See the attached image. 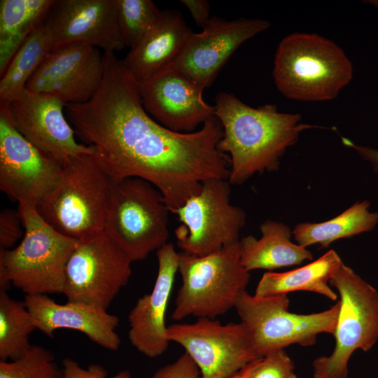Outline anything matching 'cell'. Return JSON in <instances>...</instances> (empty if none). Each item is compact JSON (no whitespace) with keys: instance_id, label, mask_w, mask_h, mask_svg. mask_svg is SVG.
Masks as SVG:
<instances>
[{"instance_id":"1","label":"cell","mask_w":378,"mask_h":378,"mask_svg":"<svg viewBox=\"0 0 378 378\" xmlns=\"http://www.w3.org/2000/svg\"><path fill=\"white\" fill-rule=\"evenodd\" d=\"M103 61L96 93L87 102L66 104L64 113L113 181H147L172 213L198 193L204 181L228 180L230 162L218 148L223 130L216 116L193 132L171 130L146 111L137 83L115 53L104 52Z\"/></svg>"},{"instance_id":"2","label":"cell","mask_w":378,"mask_h":378,"mask_svg":"<svg viewBox=\"0 0 378 378\" xmlns=\"http://www.w3.org/2000/svg\"><path fill=\"white\" fill-rule=\"evenodd\" d=\"M214 102L215 116L223 130L218 148L229 155L230 184L278 170L281 158L300 133L319 127L301 122L299 113H281L270 104L253 108L226 92L218 93Z\"/></svg>"},{"instance_id":"3","label":"cell","mask_w":378,"mask_h":378,"mask_svg":"<svg viewBox=\"0 0 378 378\" xmlns=\"http://www.w3.org/2000/svg\"><path fill=\"white\" fill-rule=\"evenodd\" d=\"M353 73L351 62L335 42L314 33L294 32L279 42L272 76L286 98L318 102L335 99Z\"/></svg>"},{"instance_id":"4","label":"cell","mask_w":378,"mask_h":378,"mask_svg":"<svg viewBox=\"0 0 378 378\" xmlns=\"http://www.w3.org/2000/svg\"><path fill=\"white\" fill-rule=\"evenodd\" d=\"M18 210L24 235L15 248H0V290L13 285L25 295L63 293L66 265L78 240L52 227L35 206L20 202Z\"/></svg>"},{"instance_id":"5","label":"cell","mask_w":378,"mask_h":378,"mask_svg":"<svg viewBox=\"0 0 378 378\" xmlns=\"http://www.w3.org/2000/svg\"><path fill=\"white\" fill-rule=\"evenodd\" d=\"M112 183L95 153L72 158L37 210L59 233L78 241L89 238L104 231Z\"/></svg>"},{"instance_id":"6","label":"cell","mask_w":378,"mask_h":378,"mask_svg":"<svg viewBox=\"0 0 378 378\" xmlns=\"http://www.w3.org/2000/svg\"><path fill=\"white\" fill-rule=\"evenodd\" d=\"M241 255L239 242L204 256L178 253L181 286L171 318L177 321L190 316L215 318L234 308L251 277Z\"/></svg>"},{"instance_id":"7","label":"cell","mask_w":378,"mask_h":378,"mask_svg":"<svg viewBox=\"0 0 378 378\" xmlns=\"http://www.w3.org/2000/svg\"><path fill=\"white\" fill-rule=\"evenodd\" d=\"M340 296V312L329 356L312 363L314 378H348V364L358 349L367 352L378 341V291L344 262L329 281Z\"/></svg>"},{"instance_id":"8","label":"cell","mask_w":378,"mask_h":378,"mask_svg":"<svg viewBox=\"0 0 378 378\" xmlns=\"http://www.w3.org/2000/svg\"><path fill=\"white\" fill-rule=\"evenodd\" d=\"M169 209L160 192L144 179L113 181L104 231L132 262L167 243Z\"/></svg>"},{"instance_id":"9","label":"cell","mask_w":378,"mask_h":378,"mask_svg":"<svg viewBox=\"0 0 378 378\" xmlns=\"http://www.w3.org/2000/svg\"><path fill=\"white\" fill-rule=\"evenodd\" d=\"M288 306L287 295L258 297L245 290L238 295L234 308L259 356L292 344L312 346L319 334L333 335L339 300L325 311L309 314L290 312Z\"/></svg>"},{"instance_id":"10","label":"cell","mask_w":378,"mask_h":378,"mask_svg":"<svg viewBox=\"0 0 378 378\" xmlns=\"http://www.w3.org/2000/svg\"><path fill=\"white\" fill-rule=\"evenodd\" d=\"M230 185L227 179L206 180L198 193L172 212L181 223L174 234L182 252L204 256L239 242L246 213L231 204Z\"/></svg>"},{"instance_id":"11","label":"cell","mask_w":378,"mask_h":378,"mask_svg":"<svg viewBox=\"0 0 378 378\" xmlns=\"http://www.w3.org/2000/svg\"><path fill=\"white\" fill-rule=\"evenodd\" d=\"M132 260L105 232L78 241L66 265L68 302L107 310L132 275Z\"/></svg>"},{"instance_id":"12","label":"cell","mask_w":378,"mask_h":378,"mask_svg":"<svg viewBox=\"0 0 378 378\" xmlns=\"http://www.w3.org/2000/svg\"><path fill=\"white\" fill-rule=\"evenodd\" d=\"M167 337L185 349L201 378H227L261 358L241 322L223 324L215 318H197L194 323L168 326Z\"/></svg>"},{"instance_id":"13","label":"cell","mask_w":378,"mask_h":378,"mask_svg":"<svg viewBox=\"0 0 378 378\" xmlns=\"http://www.w3.org/2000/svg\"><path fill=\"white\" fill-rule=\"evenodd\" d=\"M66 104L45 92L24 91L4 104L0 115L30 143L61 165L69 159L94 153L93 147L78 143L75 131L64 116Z\"/></svg>"},{"instance_id":"14","label":"cell","mask_w":378,"mask_h":378,"mask_svg":"<svg viewBox=\"0 0 378 378\" xmlns=\"http://www.w3.org/2000/svg\"><path fill=\"white\" fill-rule=\"evenodd\" d=\"M62 165L26 139L0 115V190L36 209L58 183Z\"/></svg>"},{"instance_id":"15","label":"cell","mask_w":378,"mask_h":378,"mask_svg":"<svg viewBox=\"0 0 378 378\" xmlns=\"http://www.w3.org/2000/svg\"><path fill=\"white\" fill-rule=\"evenodd\" d=\"M104 75L103 54L88 44L68 43L54 46L26 84L34 92L51 94L65 104L89 101Z\"/></svg>"},{"instance_id":"16","label":"cell","mask_w":378,"mask_h":378,"mask_svg":"<svg viewBox=\"0 0 378 378\" xmlns=\"http://www.w3.org/2000/svg\"><path fill=\"white\" fill-rule=\"evenodd\" d=\"M270 26L262 19L210 18L200 33L192 34L174 66L204 90L242 43Z\"/></svg>"},{"instance_id":"17","label":"cell","mask_w":378,"mask_h":378,"mask_svg":"<svg viewBox=\"0 0 378 378\" xmlns=\"http://www.w3.org/2000/svg\"><path fill=\"white\" fill-rule=\"evenodd\" d=\"M137 84L146 111L171 130L193 132L215 116L214 106L203 99V90L174 65Z\"/></svg>"},{"instance_id":"18","label":"cell","mask_w":378,"mask_h":378,"mask_svg":"<svg viewBox=\"0 0 378 378\" xmlns=\"http://www.w3.org/2000/svg\"><path fill=\"white\" fill-rule=\"evenodd\" d=\"M45 23L55 46L82 43L113 53L125 47L115 0H54Z\"/></svg>"},{"instance_id":"19","label":"cell","mask_w":378,"mask_h":378,"mask_svg":"<svg viewBox=\"0 0 378 378\" xmlns=\"http://www.w3.org/2000/svg\"><path fill=\"white\" fill-rule=\"evenodd\" d=\"M158 270L152 291L139 298L128 316L130 343L148 358L162 355L168 348L165 316L174 278L178 253L172 243L156 251Z\"/></svg>"},{"instance_id":"20","label":"cell","mask_w":378,"mask_h":378,"mask_svg":"<svg viewBox=\"0 0 378 378\" xmlns=\"http://www.w3.org/2000/svg\"><path fill=\"white\" fill-rule=\"evenodd\" d=\"M25 304L36 330L50 337L57 329L65 328L85 334L92 342L111 351L121 343L115 330L119 318L107 310L94 306L68 302L57 303L47 295H26Z\"/></svg>"},{"instance_id":"21","label":"cell","mask_w":378,"mask_h":378,"mask_svg":"<svg viewBox=\"0 0 378 378\" xmlns=\"http://www.w3.org/2000/svg\"><path fill=\"white\" fill-rule=\"evenodd\" d=\"M192 33L178 10H162L121 63L137 83L147 80L175 64Z\"/></svg>"},{"instance_id":"22","label":"cell","mask_w":378,"mask_h":378,"mask_svg":"<svg viewBox=\"0 0 378 378\" xmlns=\"http://www.w3.org/2000/svg\"><path fill=\"white\" fill-rule=\"evenodd\" d=\"M260 230L259 239L248 235L239 241L241 263L248 272L298 265L313 259L306 247L291 241L287 225L269 219L260 225Z\"/></svg>"},{"instance_id":"23","label":"cell","mask_w":378,"mask_h":378,"mask_svg":"<svg viewBox=\"0 0 378 378\" xmlns=\"http://www.w3.org/2000/svg\"><path fill=\"white\" fill-rule=\"evenodd\" d=\"M343 263L333 249L301 267L284 272H265L255 290L258 297L287 295L295 291H309L335 301L338 298L329 284L333 274Z\"/></svg>"},{"instance_id":"24","label":"cell","mask_w":378,"mask_h":378,"mask_svg":"<svg viewBox=\"0 0 378 378\" xmlns=\"http://www.w3.org/2000/svg\"><path fill=\"white\" fill-rule=\"evenodd\" d=\"M54 0L0 1V76L15 53L42 24Z\"/></svg>"},{"instance_id":"25","label":"cell","mask_w":378,"mask_h":378,"mask_svg":"<svg viewBox=\"0 0 378 378\" xmlns=\"http://www.w3.org/2000/svg\"><path fill=\"white\" fill-rule=\"evenodd\" d=\"M368 200L357 202L332 219L322 223H300L292 234L296 243L307 247L314 244L327 248L340 239L370 232L378 224V213L371 212Z\"/></svg>"},{"instance_id":"26","label":"cell","mask_w":378,"mask_h":378,"mask_svg":"<svg viewBox=\"0 0 378 378\" xmlns=\"http://www.w3.org/2000/svg\"><path fill=\"white\" fill-rule=\"evenodd\" d=\"M55 46L44 22L29 35L9 62L0 79V104L21 94L35 71Z\"/></svg>"},{"instance_id":"27","label":"cell","mask_w":378,"mask_h":378,"mask_svg":"<svg viewBox=\"0 0 378 378\" xmlns=\"http://www.w3.org/2000/svg\"><path fill=\"white\" fill-rule=\"evenodd\" d=\"M36 329L24 301L11 298L0 290V360H13L31 346L29 335Z\"/></svg>"},{"instance_id":"28","label":"cell","mask_w":378,"mask_h":378,"mask_svg":"<svg viewBox=\"0 0 378 378\" xmlns=\"http://www.w3.org/2000/svg\"><path fill=\"white\" fill-rule=\"evenodd\" d=\"M118 26L125 46L135 47L158 19L161 10L151 0H115Z\"/></svg>"},{"instance_id":"29","label":"cell","mask_w":378,"mask_h":378,"mask_svg":"<svg viewBox=\"0 0 378 378\" xmlns=\"http://www.w3.org/2000/svg\"><path fill=\"white\" fill-rule=\"evenodd\" d=\"M0 378H63V375L51 351L31 345L20 358L0 361Z\"/></svg>"},{"instance_id":"30","label":"cell","mask_w":378,"mask_h":378,"mask_svg":"<svg viewBox=\"0 0 378 378\" xmlns=\"http://www.w3.org/2000/svg\"><path fill=\"white\" fill-rule=\"evenodd\" d=\"M294 370L292 359L281 349L252 361L245 378H297Z\"/></svg>"},{"instance_id":"31","label":"cell","mask_w":378,"mask_h":378,"mask_svg":"<svg viewBox=\"0 0 378 378\" xmlns=\"http://www.w3.org/2000/svg\"><path fill=\"white\" fill-rule=\"evenodd\" d=\"M23 223L18 210L5 209L0 214V247L11 248L24 235Z\"/></svg>"},{"instance_id":"32","label":"cell","mask_w":378,"mask_h":378,"mask_svg":"<svg viewBox=\"0 0 378 378\" xmlns=\"http://www.w3.org/2000/svg\"><path fill=\"white\" fill-rule=\"evenodd\" d=\"M63 378H132L127 370H122L117 374L108 377L106 370L99 364H92L88 368H83L69 358L62 360Z\"/></svg>"},{"instance_id":"33","label":"cell","mask_w":378,"mask_h":378,"mask_svg":"<svg viewBox=\"0 0 378 378\" xmlns=\"http://www.w3.org/2000/svg\"><path fill=\"white\" fill-rule=\"evenodd\" d=\"M150 378H201V374L195 362L184 352L174 362L157 370Z\"/></svg>"},{"instance_id":"34","label":"cell","mask_w":378,"mask_h":378,"mask_svg":"<svg viewBox=\"0 0 378 378\" xmlns=\"http://www.w3.org/2000/svg\"><path fill=\"white\" fill-rule=\"evenodd\" d=\"M190 11L195 24L203 28L210 19V5L206 0L180 1Z\"/></svg>"},{"instance_id":"35","label":"cell","mask_w":378,"mask_h":378,"mask_svg":"<svg viewBox=\"0 0 378 378\" xmlns=\"http://www.w3.org/2000/svg\"><path fill=\"white\" fill-rule=\"evenodd\" d=\"M342 140L344 145L354 149L364 160L368 161L372 165L374 172L378 173V149L356 145L344 137H342Z\"/></svg>"},{"instance_id":"36","label":"cell","mask_w":378,"mask_h":378,"mask_svg":"<svg viewBox=\"0 0 378 378\" xmlns=\"http://www.w3.org/2000/svg\"><path fill=\"white\" fill-rule=\"evenodd\" d=\"M251 363L243 368L239 372L227 378H245L250 370Z\"/></svg>"},{"instance_id":"37","label":"cell","mask_w":378,"mask_h":378,"mask_svg":"<svg viewBox=\"0 0 378 378\" xmlns=\"http://www.w3.org/2000/svg\"><path fill=\"white\" fill-rule=\"evenodd\" d=\"M364 2H368V4L373 5L374 7H376L378 9V0L365 1Z\"/></svg>"}]
</instances>
